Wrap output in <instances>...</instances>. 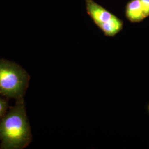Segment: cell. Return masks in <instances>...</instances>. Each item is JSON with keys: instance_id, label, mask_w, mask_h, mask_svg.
<instances>
[{"instance_id": "cell-2", "label": "cell", "mask_w": 149, "mask_h": 149, "mask_svg": "<svg viewBox=\"0 0 149 149\" xmlns=\"http://www.w3.org/2000/svg\"><path fill=\"white\" fill-rule=\"evenodd\" d=\"M29 79L27 72L16 64L0 61V92L7 97L19 98L27 88Z\"/></svg>"}, {"instance_id": "cell-6", "label": "cell", "mask_w": 149, "mask_h": 149, "mask_svg": "<svg viewBox=\"0 0 149 149\" xmlns=\"http://www.w3.org/2000/svg\"><path fill=\"white\" fill-rule=\"evenodd\" d=\"M145 18L149 16V0H139Z\"/></svg>"}, {"instance_id": "cell-3", "label": "cell", "mask_w": 149, "mask_h": 149, "mask_svg": "<svg viewBox=\"0 0 149 149\" xmlns=\"http://www.w3.org/2000/svg\"><path fill=\"white\" fill-rule=\"evenodd\" d=\"M86 7L88 14L97 26L109 21L114 16L93 0H86Z\"/></svg>"}, {"instance_id": "cell-1", "label": "cell", "mask_w": 149, "mask_h": 149, "mask_svg": "<svg viewBox=\"0 0 149 149\" xmlns=\"http://www.w3.org/2000/svg\"><path fill=\"white\" fill-rule=\"evenodd\" d=\"M0 139L4 149H22L30 143L31 129L22 102L14 107L1 121Z\"/></svg>"}, {"instance_id": "cell-4", "label": "cell", "mask_w": 149, "mask_h": 149, "mask_svg": "<svg viewBox=\"0 0 149 149\" xmlns=\"http://www.w3.org/2000/svg\"><path fill=\"white\" fill-rule=\"evenodd\" d=\"M126 15L128 19L132 22H138L145 18L139 0H132L128 3Z\"/></svg>"}, {"instance_id": "cell-5", "label": "cell", "mask_w": 149, "mask_h": 149, "mask_svg": "<svg viewBox=\"0 0 149 149\" xmlns=\"http://www.w3.org/2000/svg\"><path fill=\"white\" fill-rule=\"evenodd\" d=\"M98 26L106 36L112 37L121 31L123 23L116 16H114L109 21L101 23Z\"/></svg>"}, {"instance_id": "cell-7", "label": "cell", "mask_w": 149, "mask_h": 149, "mask_svg": "<svg viewBox=\"0 0 149 149\" xmlns=\"http://www.w3.org/2000/svg\"><path fill=\"white\" fill-rule=\"evenodd\" d=\"M7 108V104L5 101L0 98V117L3 116Z\"/></svg>"}, {"instance_id": "cell-8", "label": "cell", "mask_w": 149, "mask_h": 149, "mask_svg": "<svg viewBox=\"0 0 149 149\" xmlns=\"http://www.w3.org/2000/svg\"></svg>"}]
</instances>
